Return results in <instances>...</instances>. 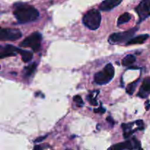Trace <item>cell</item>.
I'll list each match as a JSON object with an SVG mask.
<instances>
[{"label":"cell","instance_id":"3957f363","mask_svg":"<svg viewBox=\"0 0 150 150\" xmlns=\"http://www.w3.org/2000/svg\"><path fill=\"white\" fill-rule=\"evenodd\" d=\"M114 76V68L111 63H108L105 66L101 71L95 75L94 80L97 84H106L111 81Z\"/></svg>","mask_w":150,"mask_h":150},{"label":"cell","instance_id":"30bf717a","mask_svg":"<svg viewBox=\"0 0 150 150\" xmlns=\"http://www.w3.org/2000/svg\"><path fill=\"white\" fill-rule=\"evenodd\" d=\"M122 0H104L100 5V10L103 11H109L118 6Z\"/></svg>","mask_w":150,"mask_h":150},{"label":"cell","instance_id":"5b68a950","mask_svg":"<svg viewBox=\"0 0 150 150\" xmlns=\"http://www.w3.org/2000/svg\"><path fill=\"white\" fill-rule=\"evenodd\" d=\"M137 31L138 28L136 27L125 32L114 33L109 37V42L111 43H122L126 41L128 42Z\"/></svg>","mask_w":150,"mask_h":150},{"label":"cell","instance_id":"2e32d148","mask_svg":"<svg viewBox=\"0 0 150 150\" xmlns=\"http://www.w3.org/2000/svg\"><path fill=\"white\" fill-rule=\"evenodd\" d=\"M37 67V63H32V64H29V66L25 67V76H30L32 73L35 72Z\"/></svg>","mask_w":150,"mask_h":150},{"label":"cell","instance_id":"8fae6325","mask_svg":"<svg viewBox=\"0 0 150 150\" xmlns=\"http://www.w3.org/2000/svg\"><path fill=\"white\" fill-rule=\"evenodd\" d=\"M150 94V78L145 79L143 81L142 86L140 88L138 96L141 97L142 98H145Z\"/></svg>","mask_w":150,"mask_h":150},{"label":"cell","instance_id":"4fadbf2b","mask_svg":"<svg viewBox=\"0 0 150 150\" xmlns=\"http://www.w3.org/2000/svg\"><path fill=\"white\" fill-rule=\"evenodd\" d=\"M130 19H131V15H130V13H123V14H122L121 16L119 17L118 20H117V25L120 26V25L123 24V23H127L128 21H130Z\"/></svg>","mask_w":150,"mask_h":150},{"label":"cell","instance_id":"cb8c5ba5","mask_svg":"<svg viewBox=\"0 0 150 150\" xmlns=\"http://www.w3.org/2000/svg\"><path fill=\"white\" fill-rule=\"evenodd\" d=\"M45 138H46V136H42V137H39V138H38V139H36V140L35 141V142H36V143H38V142H40L41 141L44 140V139H45Z\"/></svg>","mask_w":150,"mask_h":150},{"label":"cell","instance_id":"603a6c76","mask_svg":"<svg viewBox=\"0 0 150 150\" xmlns=\"http://www.w3.org/2000/svg\"><path fill=\"white\" fill-rule=\"evenodd\" d=\"M106 120H107V121H108V122H109L110 124L111 125V126L114 125V120H113V119L111 118V117H107Z\"/></svg>","mask_w":150,"mask_h":150},{"label":"cell","instance_id":"7402d4cb","mask_svg":"<svg viewBox=\"0 0 150 150\" xmlns=\"http://www.w3.org/2000/svg\"><path fill=\"white\" fill-rule=\"evenodd\" d=\"M136 124L138 125V130H143L144 122L142 120H138L137 122H136Z\"/></svg>","mask_w":150,"mask_h":150},{"label":"cell","instance_id":"277c9868","mask_svg":"<svg viewBox=\"0 0 150 150\" xmlns=\"http://www.w3.org/2000/svg\"><path fill=\"white\" fill-rule=\"evenodd\" d=\"M41 40H42V35L40 32H33L32 35L25 38L20 43L22 47H29L34 51H38L40 48Z\"/></svg>","mask_w":150,"mask_h":150},{"label":"cell","instance_id":"d4e9b609","mask_svg":"<svg viewBox=\"0 0 150 150\" xmlns=\"http://www.w3.org/2000/svg\"><path fill=\"white\" fill-rule=\"evenodd\" d=\"M34 149H42V147L41 146H35V147H34Z\"/></svg>","mask_w":150,"mask_h":150},{"label":"cell","instance_id":"6da1fadb","mask_svg":"<svg viewBox=\"0 0 150 150\" xmlns=\"http://www.w3.org/2000/svg\"><path fill=\"white\" fill-rule=\"evenodd\" d=\"M15 18L19 23H26L37 20L39 12L36 8L27 4H17L13 12Z\"/></svg>","mask_w":150,"mask_h":150},{"label":"cell","instance_id":"ba28073f","mask_svg":"<svg viewBox=\"0 0 150 150\" xmlns=\"http://www.w3.org/2000/svg\"><path fill=\"white\" fill-rule=\"evenodd\" d=\"M112 149H142L141 144L136 138H133L130 140L127 141L123 143L115 144L111 146Z\"/></svg>","mask_w":150,"mask_h":150},{"label":"cell","instance_id":"8992f818","mask_svg":"<svg viewBox=\"0 0 150 150\" xmlns=\"http://www.w3.org/2000/svg\"><path fill=\"white\" fill-rule=\"evenodd\" d=\"M21 36V32L17 29L1 28L0 30V39L2 41H15Z\"/></svg>","mask_w":150,"mask_h":150},{"label":"cell","instance_id":"7a4b0ae2","mask_svg":"<svg viewBox=\"0 0 150 150\" xmlns=\"http://www.w3.org/2000/svg\"><path fill=\"white\" fill-rule=\"evenodd\" d=\"M83 24L91 30L98 29L101 23V14L99 10L92 9L89 10L83 17Z\"/></svg>","mask_w":150,"mask_h":150},{"label":"cell","instance_id":"e0dca14e","mask_svg":"<svg viewBox=\"0 0 150 150\" xmlns=\"http://www.w3.org/2000/svg\"><path fill=\"white\" fill-rule=\"evenodd\" d=\"M139 82V80L133 82V83H130V84L128 85V86H127V89H126V92H127V93L129 94V95H133V92H135V89H136V86H137V84Z\"/></svg>","mask_w":150,"mask_h":150},{"label":"cell","instance_id":"52a82bcc","mask_svg":"<svg viewBox=\"0 0 150 150\" xmlns=\"http://www.w3.org/2000/svg\"><path fill=\"white\" fill-rule=\"evenodd\" d=\"M136 13L139 18V22L143 21L150 16V0H143L136 7Z\"/></svg>","mask_w":150,"mask_h":150},{"label":"cell","instance_id":"ac0fdd59","mask_svg":"<svg viewBox=\"0 0 150 150\" xmlns=\"http://www.w3.org/2000/svg\"><path fill=\"white\" fill-rule=\"evenodd\" d=\"M73 100L76 102L77 106H79V107L83 106V100H82V98H81V96H79V95H76V96L73 97Z\"/></svg>","mask_w":150,"mask_h":150},{"label":"cell","instance_id":"9a60e30c","mask_svg":"<svg viewBox=\"0 0 150 150\" xmlns=\"http://www.w3.org/2000/svg\"><path fill=\"white\" fill-rule=\"evenodd\" d=\"M136 59V57L134 55H132V54L127 55L122 59V64L124 66H129L133 64V62H135Z\"/></svg>","mask_w":150,"mask_h":150},{"label":"cell","instance_id":"d6986e66","mask_svg":"<svg viewBox=\"0 0 150 150\" xmlns=\"http://www.w3.org/2000/svg\"><path fill=\"white\" fill-rule=\"evenodd\" d=\"M87 100L89 101V103L92 105H98V102H97L96 99L93 98L92 95H89L87 96Z\"/></svg>","mask_w":150,"mask_h":150},{"label":"cell","instance_id":"5bb4252c","mask_svg":"<svg viewBox=\"0 0 150 150\" xmlns=\"http://www.w3.org/2000/svg\"><path fill=\"white\" fill-rule=\"evenodd\" d=\"M19 54H21L22 60H23V62H28L31 61L32 57H33L32 53L29 51H23V50L21 49Z\"/></svg>","mask_w":150,"mask_h":150},{"label":"cell","instance_id":"44dd1931","mask_svg":"<svg viewBox=\"0 0 150 150\" xmlns=\"http://www.w3.org/2000/svg\"><path fill=\"white\" fill-rule=\"evenodd\" d=\"M94 112L97 113V114H104L105 112V109L103 107H100L96 109H94Z\"/></svg>","mask_w":150,"mask_h":150},{"label":"cell","instance_id":"9c48e42d","mask_svg":"<svg viewBox=\"0 0 150 150\" xmlns=\"http://www.w3.org/2000/svg\"><path fill=\"white\" fill-rule=\"evenodd\" d=\"M20 48L14 46V45L7 44L4 46H1L0 48V58L3 59L5 57H13L16 56V54H19L20 52Z\"/></svg>","mask_w":150,"mask_h":150},{"label":"cell","instance_id":"7c38bea8","mask_svg":"<svg viewBox=\"0 0 150 150\" xmlns=\"http://www.w3.org/2000/svg\"><path fill=\"white\" fill-rule=\"evenodd\" d=\"M149 38V35L144 34V35H138L135 38H132L128 42H126V45H136V44H142Z\"/></svg>","mask_w":150,"mask_h":150},{"label":"cell","instance_id":"ffe728a7","mask_svg":"<svg viewBox=\"0 0 150 150\" xmlns=\"http://www.w3.org/2000/svg\"><path fill=\"white\" fill-rule=\"evenodd\" d=\"M134 123H129V124H122V127L124 130V131H129V130H131L132 127H133V125Z\"/></svg>","mask_w":150,"mask_h":150}]
</instances>
